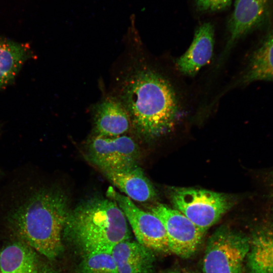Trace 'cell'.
<instances>
[{
  "mask_svg": "<svg viewBox=\"0 0 273 273\" xmlns=\"http://www.w3.org/2000/svg\"><path fill=\"white\" fill-rule=\"evenodd\" d=\"M19 188L5 207L8 228L36 252L55 259L62 249V235L70 210L68 196L57 186L32 181Z\"/></svg>",
  "mask_w": 273,
  "mask_h": 273,
  "instance_id": "obj_1",
  "label": "cell"
},
{
  "mask_svg": "<svg viewBox=\"0 0 273 273\" xmlns=\"http://www.w3.org/2000/svg\"><path fill=\"white\" fill-rule=\"evenodd\" d=\"M121 97L131 125L145 138L169 133L181 116L180 98L171 82L148 66L138 68L126 79Z\"/></svg>",
  "mask_w": 273,
  "mask_h": 273,
  "instance_id": "obj_2",
  "label": "cell"
},
{
  "mask_svg": "<svg viewBox=\"0 0 273 273\" xmlns=\"http://www.w3.org/2000/svg\"><path fill=\"white\" fill-rule=\"evenodd\" d=\"M63 234L83 255L95 251H111L117 243L130 238L127 220L113 200L94 196L70 210Z\"/></svg>",
  "mask_w": 273,
  "mask_h": 273,
  "instance_id": "obj_3",
  "label": "cell"
},
{
  "mask_svg": "<svg viewBox=\"0 0 273 273\" xmlns=\"http://www.w3.org/2000/svg\"><path fill=\"white\" fill-rule=\"evenodd\" d=\"M169 194L174 208L205 232L215 224L235 202L230 195L204 189L173 188Z\"/></svg>",
  "mask_w": 273,
  "mask_h": 273,
  "instance_id": "obj_4",
  "label": "cell"
},
{
  "mask_svg": "<svg viewBox=\"0 0 273 273\" xmlns=\"http://www.w3.org/2000/svg\"><path fill=\"white\" fill-rule=\"evenodd\" d=\"M250 242L228 228H218L209 238L203 259V273H243Z\"/></svg>",
  "mask_w": 273,
  "mask_h": 273,
  "instance_id": "obj_5",
  "label": "cell"
},
{
  "mask_svg": "<svg viewBox=\"0 0 273 273\" xmlns=\"http://www.w3.org/2000/svg\"><path fill=\"white\" fill-rule=\"evenodd\" d=\"M86 156L101 171L120 170L138 165L140 151L136 143L125 134H94L86 145Z\"/></svg>",
  "mask_w": 273,
  "mask_h": 273,
  "instance_id": "obj_6",
  "label": "cell"
},
{
  "mask_svg": "<svg viewBox=\"0 0 273 273\" xmlns=\"http://www.w3.org/2000/svg\"><path fill=\"white\" fill-rule=\"evenodd\" d=\"M106 195L122 210L139 243L151 250L169 252L166 230L157 216L140 209L130 199L111 187Z\"/></svg>",
  "mask_w": 273,
  "mask_h": 273,
  "instance_id": "obj_7",
  "label": "cell"
},
{
  "mask_svg": "<svg viewBox=\"0 0 273 273\" xmlns=\"http://www.w3.org/2000/svg\"><path fill=\"white\" fill-rule=\"evenodd\" d=\"M150 212L157 216L164 225L169 252L183 258L194 254L205 232L180 211L165 205L158 203L151 208Z\"/></svg>",
  "mask_w": 273,
  "mask_h": 273,
  "instance_id": "obj_8",
  "label": "cell"
},
{
  "mask_svg": "<svg viewBox=\"0 0 273 273\" xmlns=\"http://www.w3.org/2000/svg\"><path fill=\"white\" fill-rule=\"evenodd\" d=\"M267 5L268 0H235L228 24L229 35L217 59V68L222 65L239 39L263 20Z\"/></svg>",
  "mask_w": 273,
  "mask_h": 273,
  "instance_id": "obj_9",
  "label": "cell"
},
{
  "mask_svg": "<svg viewBox=\"0 0 273 273\" xmlns=\"http://www.w3.org/2000/svg\"><path fill=\"white\" fill-rule=\"evenodd\" d=\"M214 44V29L210 23H204L196 30L188 50L176 60L175 65L182 74L193 77L210 61Z\"/></svg>",
  "mask_w": 273,
  "mask_h": 273,
  "instance_id": "obj_10",
  "label": "cell"
},
{
  "mask_svg": "<svg viewBox=\"0 0 273 273\" xmlns=\"http://www.w3.org/2000/svg\"><path fill=\"white\" fill-rule=\"evenodd\" d=\"M106 178L132 201L147 203L157 198L156 191L138 165L120 170L102 171Z\"/></svg>",
  "mask_w": 273,
  "mask_h": 273,
  "instance_id": "obj_11",
  "label": "cell"
},
{
  "mask_svg": "<svg viewBox=\"0 0 273 273\" xmlns=\"http://www.w3.org/2000/svg\"><path fill=\"white\" fill-rule=\"evenodd\" d=\"M95 134L118 136L125 134L131 125L129 115L121 101L107 98L95 108Z\"/></svg>",
  "mask_w": 273,
  "mask_h": 273,
  "instance_id": "obj_12",
  "label": "cell"
},
{
  "mask_svg": "<svg viewBox=\"0 0 273 273\" xmlns=\"http://www.w3.org/2000/svg\"><path fill=\"white\" fill-rule=\"evenodd\" d=\"M111 252L118 273H145L153 258L151 250L129 240L116 244Z\"/></svg>",
  "mask_w": 273,
  "mask_h": 273,
  "instance_id": "obj_13",
  "label": "cell"
},
{
  "mask_svg": "<svg viewBox=\"0 0 273 273\" xmlns=\"http://www.w3.org/2000/svg\"><path fill=\"white\" fill-rule=\"evenodd\" d=\"M257 80L273 82V32L268 33L253 52L245 71L236 84L246 85Z\"/></svg>",
  "mask_w": 273,
  "mask_h": 273,
  "instance_id": "obj_14",
  "label": "cell"
},
{
  "mask_svg": "<svg viewBox=\"0 0 273 273\" xmlns=\"http://www.w3.org/2000/svg\"><path fill=\"white\" fill-rule=\"evenodd\" d=\"M39 263L36 252L21 241L0 251L1 273H34Z\"/></svg>",
  "mask_w": 273,
  "mask_h": 273,
  "instance_id": "obj_15",
  "label": "cell"
},
{
  "mask_svg": "<svg viewBox=\"0 0 273 273\" xmlns=\"http://www.w3.org/2000/svg\"><path fill=\"white\" fill-rule=\"evenodd\" d=\"M29 55L27 47L0 39V88L13 81Z\"/></svg>",
  "mask_w": 273,
  "mask_h": 273,
  "instance_id": "obj_16",
  "label": "cell"
},
{
  "mask_svg": "<svg viewBox=\"0 0 273 273\" xmlns=\"http://www.w3.org/2000/svg\"><path fill=\"white\" fill-rule=\"evenodd\" d=\"M247 258L250 273H273V234L255 235L250 242Z\"/></svg>",
  "mask_w": 273,
  "mask_h": 273,
  "instance_id": "obj_17",
  "label": "cell"
},
{
  "mask_svg": "<svg viewBox=\"0 0 273 273\" xmlns=\"http://www.w3.org/2000/svg\"><path fill=\"white\" fill-rule=\"evenodd\" d=\"M80 273H118L111 251H95L85 254L80 264Z\"/></svg>",
  "mask_w": 273,
  "mask_h": 273,
  "instance_id": "obj_18",
  "label": "cell"
},
{
  "mask_svg": "<svg viewBox=\"0 0 273 273\" xmlns=\"http://www.w3.org/2000/svg\"><path fill=\"white\" fill-rule=\"evenodd\" d=\"M195 2L199 11L216 12L228 8L232 0H195Z\"/></svg>",
  "mask_w": 273,
  "mask_h": 273,
  "instance_id": "obj_19",
  "label": "cell"
},
{
  "mask_svg": "<svg viewBox=\"0 0 273 273\" xmlns=\"http://www.w3.org/2000/svg\"><path fill=\"white\" fill-rule=\"evenodd\" d=\"M34 273H55L49 266L41 265L39 263Z\"/></svg>",
  "mask_w": 273,
  "mask_h": 273,
  "instance_id": "obj_20",
  "label": "cell"
},
{
  "mask_svg": "<svg viewBox=\"0 0 273 273\" xmlns=\"http://www.w3.org/2000/svg\"><path fill=\"white\" fill-rule=\"evenodd\" d=\"M271 181H272V184L273 185V172L271 174Z\"/></svg>",
  "mask_w": 273,
  "mask_h": 273,
  "instance_id": "obj_21",
  "label": "cell"
},
{
  "mask_svg": "<svg viewBox=\"0 0 273 273\" xmlns=\"http://www.w3.org/2000/svg\"><path fill=\"white\" fill-rule=\"evenodd\" d=\"M166 273H178L176 271H169L168 272H166Z\"/></svg>",
  "mask_w": 273,
  "mask_h": 273,
  "instance_id": "obj_22",
  "label": "cell"
},
{
  "mask_svg": "<svg viewBox=\"0 0 273 273\" xmlns=\"http://www.w3.org/2000/svg\"><path fill=\"white\" fill-rule=\"evenodd\" d=\"M0 273H1V270H0Z\"/></svg>",
  "mask_w": 273,
  "mask_h": 273,
  "instance_id": "obj_23",
  "label": "cell"
}]
</instances>
